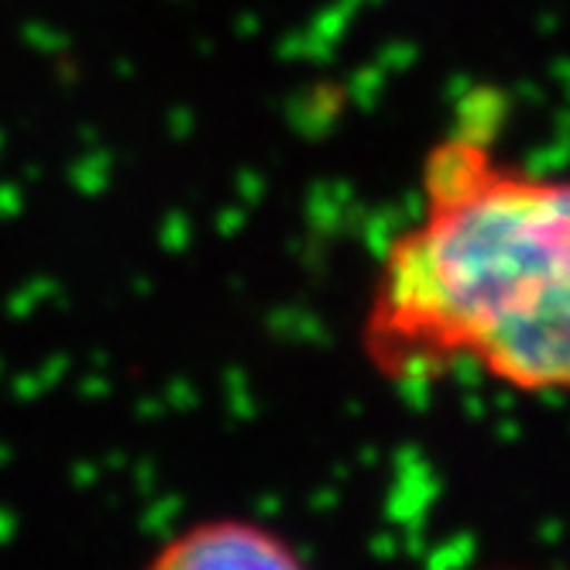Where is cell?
<instances>
[{
	"label": "cell",
	"instance_id": "obj_1",
	"mask_svg": "<svg viewBox=\"0 0 570 570\" xmlns=\"http://www.w3.org/2000/svg\"><path fill=\"white\" fill-rule=\"evenodd\" d=\"M357 344L395 385L474 372L519 395H570V173L505 155L481 100L426 148Z\"/></svg>",
	"mask_w": 570,
	"mask_h": 570
},
{
	"label": "cell",
	"instance_id": "obj_2",
	"mask_svg": "<svg viewBox=\"0 0 570 570\" xmlns=\"http://www.w3.org/2000/svg\"><path fill=\"white\" fill-rule=\"evenodd\" d=\"M141 570H313L275 525L248 515H207L161 540Z\"/></svg>",
	"mask_w": 570,
	"mask_h": 570
}]
</instances>
